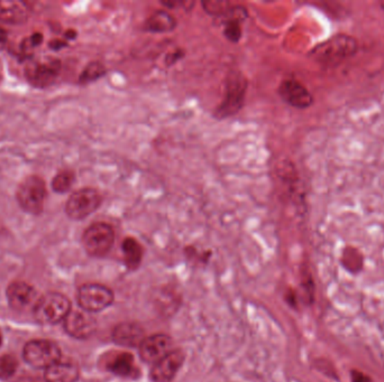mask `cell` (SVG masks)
I'll return each mask as SVG.
<instances>
[{
    "label": "cell",
    "instance_id": "obj_1",
    "mask_svg": "<svg viewBox=\"0 0 384 382\" xmlns=\"http://www.w3.org/2000/svg\"><path fill=\"white\" fill-rule=\"evenodd\" d=\"M358 52V42L354 36L336 34L312 50L311 57L321 66L336 68L351 60Z\"/></svg>",
    "mask_w": 384,
    "mask_h": 382
},
{
    "label": "cell",
    "instance_id": "obj_2",
    "mask_svg": "<svg viewBox=\"0 0 384 382\" xmlns=\"http://www.w3.org/2000/svg\"><path fill=\"white\" fill-rule=\"evenodd\" d=\"M247 80L240 72H231L225 83L224 98L217 107L215 116L218 119H225L238 114L243 108L247 94Z\"/></svg>",
    "mask_w": 384,
    "mask_h": 382
},
{
    "label": "cell",
    "instance_id": "obj_3",
    "mask_svg": "<svg viewBox=\"0 0 384 382\" xmlns=\"http://www.w3.org/2000/svg\"><path fill=\"white\" fill-rule=\"evenodd\" d=\"M46 197L48 190L46 182L42 177L37 175L26 177L19 184L16 192V199L21 209L24 210L25 212L34 215H39L43 212Z\"/></svg>",
    "mask_w": 384,
    "mask_h": 382
},
{
    "label": "cell",
    "instance_id": "obj_4",
    "mask_svg": "<svg viewBox=\"0 0 384 382\" xmlns=\"http://www.w3.org/2000/svg\"><path fill=\"white\" fill-rule=\"evenodd\" d=\"M70 311L71 304L66 296L59 293H50L37 301L34 308V315L42 324H57L66 320Z\"/></svg>",
    "mask_w": 384,
    "mask_h": 382
},
{
    "label": "cell",
    "instance_id": "obj_5",
    "mask_svg": "<svg viewBox=\"0 0 384 382\" xmlns=\"http://www.w3.org/2000/svg\"><path fill=\"white\" fill-rule=\"evenodd\" d=\"M115 242V231L111 224L96 222L87 228L82 236V243L88 254L93 257H105Z\"/></svg>",
    "mask_w": 384,
    "mask_h": 382
},
{
    "label": "cell",
    "instance_id": "obj_6",
    "mask_svg": "<svg viewBox=\"0 0 384 382\" xmlns=\"http://www.w3.org/2000/svg\"><path fill=\"white\" fill-rule=\"evenodd\" d=\"M102 203L99 192L91 188H84L73 192L66 203V213L73 220H84L96 212Z\"/></svg>",
    "mask_w": 384,
    "mask_h": 382
},
{
    "label": "cell",
    "instance_id": "obj_7",
    "mask_svg": "<svg viewBox=\"0 0 384 382\" xmlns=\"http://www.w3.org/2000/svg\"><path fill=\"white\" fill-rule=\"evenodd\" d=\"M62 358L57 344L48 340H34L24 348V359L28 365L37 369H48Z\"/></svg>",
    "mask_w": 384,
    "mask_h": 382
},
{
    "label": "cell",
    "instance_id": "obj_8",
    "mask_svg": "<svg viewBox=\"0 0 384 382\" xmlns=\"http://www.w3.org/2000/svg\"><path fill=\"white\" fill-rule=\"evenodd\" d=\"M60 71V60L44 57L30 62L25 69V77L34 87L44 89L55 83Z\"/></svg>",
    "mask_w": 384,
    "mask_h": 382
},
{
    "label": "cell",
    "instance_id": "obj_9",
    "mask_svg": "<svg viewBox=\"0 0 384 382\" xmlns=\"http://www.w3.org/2000/svg\"><path fill=\"white\" fill-rule=\"evenodd\" d=\"M79 306L88 313H97L109 308L114 303V293L108 287L99 284H87L79 288Z\"/></svg>",
    "mask_w": 384,
    "mask_h": 382
},
{
    "label": "cell",
    "instance_id": "obj_10",
    "mask_svg": "<svg viewBox=\"0 0 384 382\" xmlns=\"http://www.w3.org/2000/svg\"><path fill=\"white\" fill-rule=\"evenodd\" d=\"M279 96L283 101L296 109H308L314 103V96L309 89L301 83L300 81L287 79L280 83L278 89Z\"/></svg>",
    "mask_w": 384,
    "mask_h": 382
},
{
    "label": "cell",
    "instance_id": "obj_11",
    "mask_svg": "<svg viewBox=\"0 0 384 382\" xmlns=\"http://www.w3.org/2000/svg\"><path fill=\"white\" fill-rule=\"evenodd\" d=\"M140 356L147 363H156L171 352L172 340L165 334H154L146 336L140 344Z\"/></svg>",
    "mask_w": 384,
    "mask_h": 382
},
{
    "label": "cell",
    "instance_id": "obj_12",
    "mask_svg": "<svg viewBox=\"0 0 384 382\" xmlns=\"http://www.w3.org/2000/svg\"><path fill=\"white\" fill-rule=\"evenodd\" d=\"M184 361L182 350H172L164 358L154 363L151 378L154 382H171Z\"/></svg>",
    "mask_w": 384,
    "mask_h": 382
},
{
    "label": "cell",
    "instance_id": "obj_13",
    "mask_svg": "<svg viewBox=\"0 0 384 382\" xmlns=\"http://www.w3.org/2000/svg\"><path fill=\"white\" fill-rule=\"evenodd\" d=\"M90 314L84 310H71L64 320V328L68 334L77 339L91 336L96 331L97 324Z\"/></svg>",
    "mask_w": 384,
    "mask_h": 382
},
{
    "label": "cell",
    "instance_id": "obj_14",
    "mask_svg": "<svg viewBox=\"0 0 384 382\" xmlns=\"http://www.w3.org/2000/svg\"><path fill=\"white\" fill-rule=\"evenodd\" d=\"M7 299L10 306L16 311H26L32 308L34 310L39 299L34 287L23 281H16L8 287Z\"/></svg>",
    "mask_w": 384,
    "mask_h": 382
},
{
    "label": "cell",
    "instance_id": "obj_15",
    "mask_svg": "<svg viewBox=\"0 0 384 382\" xmlns=\"http://www.w3.org/2000/svg\"><path fill=\"white\" fill-rule=\"evenodd\" d=\"M79 374V367L75 362L61 358L46 369V378L50 382H75Z\"/></svg>",
    "mask_w": 384,
    "mask_h": 382
},
{
    "label": "cell",
    "instance_id": "obj_16",
    "mask_svg": "<svg viewBox=\"0 0 384 382\" xmlns=\"http://www.w3.org/2000/svg\"><path fill=\"white\" fill-rule=\"evenodd\" d=\"M113 339L116 343L123 347L138 348L142 341L144 340V332L141 326L133 323H122L113 331Z\"/></svg>",
    "mask_w": 384,
    "mask_h": 382
},
{
    "label": "cell",
    "instance_id": "obj_17",
    "mask_svg": "<svg viewBox=\"0 0 384 382\" xmlns=\"http://www.w3.org/2000/svg\"><path fill=\"white\" fill-rule=\"evenodd\" d=\"M107 369L116 376L123 378H136L140 372L134 356L127 352L117 353L111 356L107 362Z\"/></svg>",
    "mask_w": 384,
    "mask_h": 382
},
{
    "label": "cell",
    "instance_id": "obj_18",
    "mask_svg": "<svg viewBox=\"0 0 384 382\" xmlns=\"http://www.w3.org/2000/svg\"><path fill=\"white\" fill-rule=\"evenodd\" d=\"M177 23L175 18L164 9L156 10L145 21V30L150 33H170L175 30Z\"/></svg>",
    "mask_w": 384,
    "mask_h": 382
},
{
    "label": "cell",
    "instance_id": "obj_19",
    "mask_svg": "<svg viewBox=\"0 0 384 382\" xmlns=\"http://www.w3.org/2000/svg\"><path fill=\"white\" fill-rule=\"evenodd\" d=\"M26 19H28V10L25 3L0 1V21L7 24H21Z\"/></svg>",
    "mask_w": 384,
    "mask_h": 382
},
{
    "label": "cell",
    "instance_id": "obj_20",
    "mask_svg": "<svg viewBox=\"0 0 384 382\" xmlns=\"http://www.w3.org/2000/svg\"><path fill=\"white\" fill-rule=\"evenodd\" d=\"M122 249H123L124 260L126 266L132 270L138 268L144 254L141 243L132 237H127L122 243Z\"/></svg>",
    "mask_w": 384,
    "mask_h": 382
},
{
    "label": "cell",
    "instance_id": "obj_21",
    "mask_svg": "<svg viewBox=\"0 0 384 382\" xmlns=\"http://www.w3.org/2000/svg\"><path fill=\"white\" fill-rule=\"evenodd\" d=\"M340 263L348 272L356 275L358 272H362V269H363V254L361 252L360 249L355 248L353 245H347L343 249Z\"/></svg>",
    "mask_w": 384,
    "mask_h": 382
},
{
    "label": "cell",
    "instance_id": "obj_22",
    "mask_svg": "<svg viewBox=\"0 0 384 382\" xmlns=\"http://www.w3.org/2000/svg\"><path fill=\"white\" fill-rule=\"evenodd\" d=\"M75 175L73 170H61L52 181V188L57 193H66L75 184Z\"/></svg>",
    "mask_w": 384,
    "mask_h": 382
},
{
    "label": "cell",
    "instance_id": "obj_23",
    "mask_svg": "<svg viewBox=\"0 0 384 382\" xmlns=\"http://www.w3.org/2000/svg\"><path fill=\"white\" fill-rule=\"evenodd\" d=\"M106 74V68L102 62H90L84 68L80 75V82L81 83H89L93 81L98 80Z\"/></svg>",
    "mask_w": 384,
    "mask_h": 382
},
{
    "label": "cell",
    "instance_id": "obj_24",
    "mask_svg": "<svg viewBox=\"0 0 384 382\" xmlns=\"http://www.w3.org/2000/svg\"><path fill=\"white\" fill-rule=\"evenodd\" d=\"M204 12L213 16L226 15L231 10V3L222 0H208L202 3Z\"/></svg>",
    "mask_w": 384,
    "mask_h": 382
},
{
    "label": "cell",
    "instance_id": "obj_25",
    "mask_svg": "<svg viewBox=\"0 0 384 382\" xmlns=\"http://www.w3.org/2000/svg\"><path fill=\"white\" fill-rule=\"evenodd\" d=\"M17 360L10 354L0 356V379H10L17 370Z\"/></svg>",
    "mask_w": 384,
    "mask_h": 382
},
{
    "label": "cell",
    "instance_id": "obj_26",
    "mask_svg": "<svg viewBox=\"0 0 384 382\" xmlns=\"http://www.w3.org/2000/svg\"><path fill=\"white\" fill-rule=\"evenodd\" d=\"M224 35L229 42L238 43L242 39V21L238 19H227L224 27Z\"/></svg>",
    "mask_w": 384,
    "mask_h": 382
},
{
    "label": "cell",
    "instance_id": "obj_27",
    "mask_svg": "<svg viewBox=\"0 0 384 382\" xmlns=\"http://www.w3.org/2000/svg\"><path fill=\"white\" fill-rule=\"evenodd\" d=\"M162 5L169 9H186L191 10L195 6L193 1H162Z\"/></svg>",
    "mask_w": 384,
    "mask_h": 382
},
{
    "label": "cell",
    "instance_id": "obj_28",
    "mask_svg": "<svg viewBox=\"0 0 384 382\" xmlns=\"http://www.w3.org/2000/svg\"><path fill=\"white\" fill-rule=\"evenodd\" d=\"M351 380L352 382H372L369 376L364 374L363 371L361 370H352Z\"/></svg>",
    "mask_w": 384,
    "mask_h": 382
},
{
    "label": "cell",
    "instance_id": "obj_29",
    "mask_svg": "<svg viewBox=\"0 0 384 382\" xmlns=\"http://www.w3.org/2000/svg\"><path fill=\"white\" fill-rule=\"evenodd\" d=\"M184 54H183V51L181 50H175V51L171 52V53L168 54V57H166V66H172V64H175L177 61L180 60L181 57H183Z\"/></svg>",
    "mask_w": 384,
    "mask_h": 382
},
{
    "label": "cell",
    "instance_id": "obj_30",
    "mask_svg": "<svg viewBox=\"0 0 384 382\" xmlns=\"http://www.w3.org/2000/svg\"><path fill=\"white\" fill-rule=\"evenodd\" d=\"M19 382H50L48 381L46 376L44 378H41V376H23L19 379Z\"/></svg>",
    "mask_w": 384,
    "mask_h": 382
},
{
    "label": "cell",
    "instance_id": "obj_31",
    "mask_svg": "<svg viewBox=\"0 0 384 382\" xmlns=\"http://www.w3.org/2000/svg\"><path fill=\"white\" fill-rule=\"evenodd\" d=\"M7 41H8L7 32L3 30V27H0V51L5 48V46H6L7 44Z\"/></svg>",
    "mask_w": 384,
    "mask_h": 382
},
{
    "label": "cell",
    "instance_id": "obj_32",
    "mask_svg": "<svg viewBox=\"0 0 384 382\" xmlns=\"http://www.w3.org/2000/svg\"><path fill=\"white\" fill-rule=\"evenodd\" d=\"M378 6H380V8H381L384 12V0L383 1H380V3H378Z\"/></svg>",
    "mask_w": 384,
    "mask_h": 382
},
{
    "label": "cell",
    "instance_id": "obj_33",
    "mask_svg": "<svg viewBox=\"0 0 384 382\" xmlns=\"http://www.w3.org/2000/svg\"><path fill=\"white\" fill-rule=\"evenodd\" d=\"M0 345H1V335H0Z\"/></svg>",
    "mask_w": 384,
    "mask_h": 382
}]
</instances>
